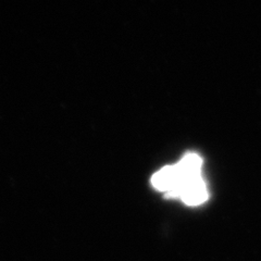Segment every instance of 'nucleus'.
Returning a JSON list of instances; mask_svg holds the SVG:
<instances>
[{
    "mask_svg": "<svg viewBox=\"0 0 261 261\" xmlns=\"http://www.w3.org/2000/svg\"><path fill=\"white\" fill-rule=\"evenodd\" d=\"M178 183L179 178L175 165L166 166L151 177V184L154 189L160 192H166L168 197H173Z\"/></svg>",
    "mask_w": 261,
    "mask_h": 261,
    "instance_id": "f03ea898",
    "label": "nucleus"
},
{
    "mask_svg": "<svg viewBox=\"0 0 261 261\" xmlns=\"http://www.w3.org/2000/svg\"><path fill=\"white\" fill-rule=\"evenodd\" d=\"M176 197H179L183 202L189 206H198L205 202L208 198L207 186L201 176L195 177L185 182L178 190Z\"/></svg>",
    "mask_w": 261,
    "mask_h": 261,
    "instance_id": "f257e3e1",
    "label": "nucleus"
}]
</instances>
